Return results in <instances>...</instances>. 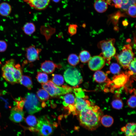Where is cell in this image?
I'll list each match as a JSON object with an SVG mask.
<instances>
[{
    "label": "cell",
    "mask_w": 136,
    "mask_h": 136,
    "mask_svg": "<svg viewBox=\"0 0 136 136\" xmlns=\"http://www.w3.org/2000/svg\"><path fill=\"white\" fill-rule=\"evenodd\" d=\"M53 2L55 3H58L61 0H52Z\"/></svg>",
    "instance_id": "b9f144b4"
},
{
    "label": "cell",
    "mask_w": 136,
    "mask_h": 136,
    "mask_svg": "<svg viewBox=\"0 0 136 136\" xmlns=\"http://www.w3.org/2000/svg\"><path fill=\"white\" fill-rule=\"evenodd\" d=\"M93 78L95 81L98 83L106 82L108 85H110L112 83V81L108 78L106 74L101 71H96L94 74Z\"/></svg>",
    "instance_id": "9a60e30c"
},
{
    "label": "cell",
    "mask_w": 136,
    "mask_h": 136,
    "mask_svg": "<svg viewBox=\"0 0 136 136\" xmlns=\"http://www.w3.org/2000/svg\"></svg>",
    "instance_id": "ee69618b"
},
{
    "label": "cell",
    "mask_w": 136,
    "mask_h": 136,
    "mask_svg": "<svg viewBox=\"0 0 136 136\" xmlns=\"http://www.w3.org/2000/svg\"><path fill=\"white\" fill-rule=\"evenodd\" d=\"M86 96L85 97L75 96L74 106L76 109L77 115L82 110L91 105L90 101L86 99Z\"/></svg>",
    "instance_id": "7c38bea8"
},
{
    "label": "cell",
    "mask_w": 136,
    "mask_h": 136,
    "mask_svg": "<svg viewBox=\"0 0 136 136\" xmlns=\"http://www.w3.org/2000/svg\"><path fill=\"white\" fill-rule=\"evenodd\" d=\"M15 106L14 107L19 110H23L25 104V98L19 97L15 99Z\"/></svg>",
    "instance_id": "4dcf8cb0"
},
{
    "label": "cell",
    "mask_w": 136,
    "mask_h": 136,
    "mask_svg": "<svg viewBox=\"0 0 136 136\" xmlns=\"http://www.w3.org/2000/svg\"><path fill=\"white\" fill-rule=\"evenodd\" d=\"M94 7L97 12L103 13L107 10L108 5L105 0H97L94 3Z\"/></svg>",
    "instance_id": "2e32d148"
},
{
    "label": "cell",
    "mask_w": 136,
    "mask_h": 136,
    "mask_svg": "<svg viewBox=\"0 0 136 136\" xmlns=\"http://www.w3.org/2000/svg\"><path fill=\"white\" fill-rule=\"evenodd\" d=\"M67 60L70 65L73 66H75L79 63L80 60L79 57L76 54L72 53L68 56Z\"/></svg>",
    "instance_id": "484cf974"
},
{
    "label": "cell",
    "mask_w": 136,
    "mask_h": 136,
    "mask_svg": "<svg viewBox=\"0 0 136 136\" xmlns=\"http://www.w3.org/2000/svg\"><path fill=\"white\" fill-rule=\"evenodd\" d=\"M110 72L114 74H117L120 73L121 68L119 65L117 63H113L110 66Z\"/></svg>",
    "instance_id": "836d02e7"
},
{
    "label": "cell",
    "mask_w": 136,
    "mask_h": 136,
    "mask_svg": "<svg viewBox=\"0 0 136 136\" xmlns=\"http://www.w3.org/2000/svg\"><path fill=\"white\" fill-rule=\"evenodd\" d=\"M134 55L131 46L128 44L124 45L121 51L115 57L117 62L124 69H126L133 59Z\"/></svg>",
    "instance_id": "5b68a950"
},
{
    "label": "cell",
    "mask_w": 136,
    "mask_h": 136,
    "mask_svg": "<svg viewBox=\"0 0 136 136\" xmlns=\"http://www.w3.org/2000/svg\"><path fill=\"white\" fill-rule=\"evenodd\" d=\"M7 47V44L4 41L0 40V52H2L5 51Z\"/></svg>",
    "instance_id": "74e56055"
},
{
    "label": "cell",
    "mask_w": 136,
    "mask_h": 136,
    "mask_svg": "<svg viewBox=\"0 0 136 136\" xmlns=\"http://www.w3.org/2000/svg\"><path fill=\"white\" fill-rule=\"evenodd\" d=\"M27 124L30 126L29 129L31 131H35L38 123V119L34 115H29L25 119Z\"/></svg>",
    "instance_id": "ac0fdd59"
},
{
    "label": "cell",
    "mask_w": 136,
    "mask_h": 136,
    "mask_svg": "<svg viewBox=\"0 0 136 136\" xmlns=\"http://www.w3.org/2000/svg\"><path fill=\"white\" fill-rule=\"evenodd\" d=\"M11 8L8 4L3 2L0 4V14L4 16H8L11 13Z\"/></svg>",
    "instance_id": "44dd1931"
},
{
    "label": "cell",
    "mask_w": 136,
    "mask_h": 136,
    "mask_svg": "<svg viewBox=\"0 0 136 136\" xmlns=\"http://www.w3.org/2000/svg\"><path fill=\"white\" fill-rule=\"evenodd\" d=\"M114 3L115 6L116 8H121L122 4V0H112Z\"/></svg>",
    "instance_id": "ab89813d"
},
{
    "label": "cell",
    "mask_w": 136,
    "mask_h": 136,
    "mask_svg": "<svg viewBox=\"0 0 136 136\" xmlns=\"http://www.w3.org/2000/svg\"><path fill=\"white\" fill-rule=\"evenodd\" d=\"M127 104L130 108H134L136 107L135 94L132 95L127 100Z\"/></svg>",
    "instance_id": "d590c367"
},
{
    "label": "cell",
    "mask_w": 136,
    "mask_h": 136,
    "mask_svg": "<svg viewBox=\"0 0 136 136\" xmlns=\"http://www.w3.org/2000/svg\"><path fill=\"white\" fill-rule=\"evenodd\" d=\"M111 105L113 108L118 110L121 109L123 106L122 100L119 98L113 100L111 103Z\"/></svg>",
    "instance_id": "1f68e13d"
},
{
    "label": "cell",
    "mask_w": 136,
    "mask_h": 136,
    "mask_svg": "<svg viewBox=\"0 0 136 136\" xmlns=\"http://www.w3.org/2000/svg\"><path fill=\"white\" fill-rule=\"evenodd\" d=\"M123 24L124 25H126L128 24V22L126 21H124L123 22Z\"/></svg>",
    "instance_id": "60d3db41"
},
{
    "label": "cell",
    "mask_w": 136,
    "mask_h": 136,
    "mask_svg": "<svg viewBox=\"0 0 136 136\" xmlns=\"http://www.w3.org/2000/svg\"><path fill=\"white\" fill-rule=\"evenodd\" d=\"M64 77L66 82L74 88L78 87L83 81V78L79 71L74 67L67 68L64 71Z\"/></svg>",
    "instance_id": "8992f818"
},
{
    "label": "cell",
    "mask_w": 136,
    "mask_h": 136,
    "mask_svg": "<svg viewBox=\"0 0 136 136\" xmlns=\"http://www.w3.org/2000/svg\"><path fill=\"white\" fill-rule=\"evenodd\" d=\"M50 0H24L31 7L36 9L41 10L45 9L48 6Z\"/></svg>",
    "instance_id": "8fae6325"
},
{
    "label": "cell",
    "mask_w": 136,
    "mask_h": 136,
    "mask_svg": "<svg viewBox=\"0 0 136 136\" xmlns=\"http://www.w3.org/2000/svg\"><path fill=\"white\" fill-rule=\"evenodd\" d=\"M61 97L63 100L62 104L64 107L70 105H74L75 101V97L73 94L68 93Z\"/></svg>",
    "instance_id": "e0dca14e"
},
{
    "label": "cell",
    "mask_w": 136,
    "mask_h": 136,
    "mask_svg": "<svg viewBox=\"0 0 136 136\" xmlns=\"http://www.w3.org/2000/svg\"><path fill=\"white\" fill-rule=\"evenodd\" d=\"M128 3L126 5L121 6V8L124 10L127 11L130 5L136 4V0H128Z\"/></svg>",
    "instance_id": "f35d334b"
},
{
    "label": "cell",
    "mask_w": 136,
    "mask_h": 136,
    "mask_svg": "<svg viewBox=\"0 0 136 136\" xmlns=\"http://www.w3.org/2000/svg\"><path fill=\"white\" fill-rule=\"evenodd\" d=\"M130 76L128 71L115 75L113 78L111 84H113V87L116 88L123 87L128 82Z\"/></svg>",
    "instance_id": "9c48e42d"
},
{
    "label": "cell",
    "mask_w": 136,
    "mask_h": 136,
    "mask_svg": "<svg viewBox=\"0 0 136 136\" xmlns=\"http://www.w3.org/2000/svg\"><path fill=\"white\" fill-rule=\"evenodd\" d=\"M37 93L38 98L41 101L43 102L49 99V94L44 89H39Z\"/></svg>",
    "instance_id": "d4e9b609"
},
{
    "label": "cell",
    "mask_w": 136,
    "mask_h": 136,
    "mask_svg": "<svg viewBox=\"0 0 136 136\" xmlns=\"http://www.w3.org/2000/svg\"><path fill=\"white\" fill-rule=\"evenodd\" d=\"M23 30L26 34L28 35H31L35 31L36 27L34 24L31 22L26 23L22 28Z\"/></svg>",
    "instance_id": "603a6c76"
},
{
    "label": "cell",
    "mask_w": 136,
    "mask_h": 136,
    "mask_svg": "<svg viewBox=\"0 0 136 136\" xmlns=\"http://www.w3.org/2000/svg\"><path fill=\"white\" fill-rule=\"evenodd\" d=\"M13 75L16 83H19L20 79L22 76V71L21 66L19 64H15Z\"/></svg>",
    "instance_id": "cb8c5ba5"
},
{
    "label": "cell",
    "mask_w": 136,
    "mask_h": 136,
    "mask_svg": "<svg viewBox=\"0 0 136 136\" xmlns=\"http://www.w3.org/2000/svg\"><path fill=\"white\" fill-rule=\"evenodd\" d=\"M78 26L76 24H70L69 26L67 33L70 36H72L76 34L77 32Z\"/></svg>",
    "instance_id": "e575fe53"
},
{
    "label": "cell",
    "mask_w": 136,
    "mask_h": 136,
    "mask_svg": "<svg viewBox=\"0 0 136 136\" xmlns=\"http://www.w3.org/2000/svg\"><path fill=\"white\" fill-rule=\"evenodd\" d=\"M123 0H122V1H123Z\"/></svg>",
    "instance_id": "7bdbcfd3"
},
{
    "label": "cell",
    "mask_w": 136,
    "mask_h": 136,
    "mask_svg": "<svg viewBox=\"0 0 136 136\" xmlns=\"http://www.w3.org/2000/svg\"><path fill=\"white\" fill-rule=\"evenodd\" d=\"M2 76L6 81L11 84L16 83L13 74L11 73L2 72Z\"/></svg>",
    "instance_id": "f546056e"
},
{
    "label": "cell",
    "mask_w": 136,
    "mask_h": 136,
    "mask_svg": "<svg viewBox=\"0 0 136 136\" xmlns=\"http://www.w3.org/2000/svg\"><path fill=\"white\" fill-rule=\"evenodd\" d=\"M58 67L57 65L52 61L45 60L42 63L41 68L42 71L47 74H51L54 71L55 68Z\"/></svg>",
    "instance_id": "5bb4252c"
},
{
    "label": "cell",
    "mask_w": 136,
    "mask_h": 136,
    "mask_svg": "<svg viewBox=\"0 0 136 136\" xmlns=\"http://www.w3.org/2000/svg\"><path fill=\"white\" fill-rule=\"evenodd\" d=\"M24 113L23 110H20L14 107L11 109L9 119L15 123L20 122L24 119Z\"/></svg>",
    "instance_id": "4fadbf2b"
},
{
    "label": "cell",
    "mask_w": 136,
    "mask_h": 136,
    "mask_svg": "<svg viewBox=\"0 0 136 136\" xmlns=\"http://www.w3.org/2000/svg\"><path fill=\"white\" fill-rule=\"evenodd\" d=\"M128 68L129 71L131 72L133 75L136 74V58H134L132 61L129 64Z\"/></svg>",
    "instance_id": "8d00e7d4"
},
{
    "label": "cell",
    "mask_w": 136,
    "mask_h": 136,
    "mask_svg": "<svg viewBox=\"0 0 136 136\" xmlns=\"http://www.w3.org/2000/svg\"><path fill=\"white\" fill-rule=\"evenodd\" d=\"M52 76L51 81L56 85L60 86L64 83V78L60 74H53Z\"/></svg>",
    "instance_id": "4316f807"
},
{
    "label": "cell",
    "mask_w": 136,
    "mask_h": 136,
    "mask_svg": "<svg viewBox=\"0 0 136 136\" xmlns=\"http://www.w3.org/2000/svg\"><path fill=\"white\" fill-rule=\"evenodd\" d=\"M36 78L38 82L41 84L46 83L48 81V76L44 73L38 72Z\"/></svg>",
    "instance_id": "f1b7e54d"
},
{
    "label": "cell",
    "mask_w": 136,
    "mask_h": 136,
    "mask_svg": "<svg viewBox=\"0 0 136 136\" xmlns=\"http://www.w3.org/2000/svg\"><path fill=\"white\" fill-rule=\"evenodd\" d=\"M42 50L32 45L26 49V57L29 62H34L39 59V55Z\"/></svg>",
    "instance_id": "30bf717a"
},
{
    "label": "cell",
    "mask_w": 136,
    "mask_h": 136,
    "mask_svg": "<svg viewBox=\"0 0 136 136\" xmlns=\"http://www.w3.org/2000/svg\"><path fill=\"white\" fill-rule=\"evenodd\" d=\"M115 42L114 39H110L101 41L98 44V48L102 51L100 55L104 57L106 62L109 64L116 53V49L114 46Z\"/></svg>",
    "instance_id": "7a4b0ae2"
},
{
    "label": "cell",
    "mask_w": 136,
    "mask_h": 136,
    "mask_svg": "<svg viewBox=\"0 0 136 136\" xmlns=\"http://www.w3.org/2000/svg\"><path fill=\"white\" fill-rule=\"evenodd\" d=\"M42 87L46 90L52 97H56L71 92L73 88L67 85H62L60 87L56 85L51 80L47 83L42 84Z\"/></svg>",
    "instance_id": "3957f363"
},
{
    "label": "cell",
    "mask_w": 136,
    "mask_h": 136,
    "mask_svg": "<svg viewBox=\"0 0 136 136\" xmlns=\"http://www.w3.org/2000/svg\"><path fill=\"white\" fill-rule=\"evenodd\" d=\"M124 132L125 136H136V123L134 122L127 123L125 126Z\"/></svg>",
    "instance_id": "d6986e66"
},
{
    "label": "cell",
    "mask_w": 136,
    "mask_h": 136,
    "mask_svg": "<svg viewBox=\"0 0 136 136\" xmlns=\"http://www.w3.org/2000/svg\"><path fill=\"white\" fill-rule=\"evenodd\" d=\"M19 83L29 90H31L32 87L31 78L27 76L22 75L20 79Z\"/></svg>",
    "instance_id": "7402d4cb"
},
{
    "label": "cell",
    "mask_w": 136,
    "mask_h": 136,
    "mask_svg": "<svg viewBox=\"0 0 136 136\" xmlns=\"http://www.w3.org/2000/svg\"><path fill=\"white\" fill-rule=\"evenodd\" d=\"M24 106L27 113L33 114L42 109L41 101L35 94L28 93L26 95Z\"/></svg>",
    "instance_id": "277c9868"
},
{
    "label": "cell",
    "mask_w": 136,
    "mask_h": 136,
    "mask_svg": "<svg viewBox=\"0 0 136 136\" xmlns=\"http://www.w3.org/2000/svg\"><path fill=\"white\" fill-rule=\"evenodd\" d=\"M54 129L47 117L42 116L38 119V123L36 129L41 136H49L53 133Z\"/></svg>",
    "instance_id": "52a82bcc"
},
{
    "label": "cell",
    "mask_w": 136,
    "mask_h": 136,
    "mask_svg": "<svg viewBox=\"0 0 136 136\" xmlns=\"http://www.w3.org/2000/svg\"><path fill=\"white\" fill-rule=\"evenodd\" d=\"M105 62L104 57L100 55L93 56L90 58L88 61V66L91 70L97 71L102 69Z\"/></svg>",
    "instance_id": "ba28073f"
},
{
    "label": "cell",
    "mask_w": 136,
    "mask_h": 136,
    "mask_svg": "<svg viewBox=\"0 0 136 136\" xmlns=\"http://www.w3.org/2000/svg\"><path fill=\"white\" fill-rule=\"evenodd\" d=\"M127 11V14L133 18H135L136 4L132 5L129 6Z\"/></svg>",
    "instance_id": "d6a6232c"
},
{
    "label": "cell",
    "mask_w": 136,
    "mask_h": 136,
    "mask_svg": "<svg viewBox=\"0 0 136 136\" xmlns=\"http://www.w3.org/2000/svg\"><path fill=\"white\" fill-rule=\"evenodd\" d=\"M79 58L81 62L85 63L89 61L91 58V56L88 52L84 50L81 51L80 53Z\"/></svg>",
    "instance_id": "83f0119b"
},
{
    "label": "cell",
    "mask_w": 136,
    "mask_h": 136,
    "mask_svg": "<svg viewBox=\"0 0 136 136\" xmlns=\"http://www.w3.org/2000/svg\"><path fill=\"white\" fill-rule=\"evenodd\" d=\"M100 111L98 106L91 105L82 110L77 115L80 125L90 131L96 130L100 125Z\"/></svg>",
    "instance_id": "6da1fadb"
},
{
    "label": "cell",
    "mask_w": 136,
    "mask_h": 136,
    "mask_svg": "<svg viewBox=\"0 0 136 136\" xmlns=\"http://www.w3.org/2000/svg\"><path fill=\"white\" fill-rule=\"evenodd\" d=\"M114 119L111 116L105 115L101 117L100 119V123L104 127H109L111 126L114 123Z\"/></svg>",
    "instance_id": "ffe728a7"
}]
</instances>
